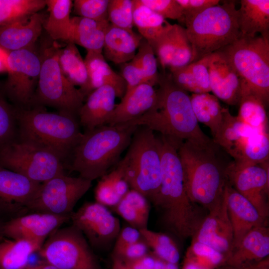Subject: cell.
Here are the masks:
<instances>
[{
	"label": "cell",
	"instance_id": "6da1fadb",
	"mask_svg": "<svg viewBox=\"0 0 269 269\" xmlns=\"http://www.w3.org/2000/svg\"><path fill=\"white\" fill-rule=\"evenodd\" d=\"M178 153L189 198L210 210L224 195L229 182L228 170L233 160L212 138L206 142L185 141Z\"/></svg>",
	"mask_w": 269,
	"mask_h": 269
},
{
	"label": "cell",
	"instance_id": "7a4b0ae2",
	"mask_svg": "<svg viewBox=\"0 0 269 269\" xmlns=\"http://www.w3.org/2000/svg\"><path fill=\"white\" fill-rule=\"evenodd\" d=\"M157 99L152 108L128 123L159 132L178 148L187 140L206 142L210 138L201 130L187 92L177 87L171 75L160 76Z\"/></svg>",
	"mask_w": 269,
	"mask_h": 269
},
{
	"label": "cell",
	"instance_id": "3957f363",
	"mask_svg": "<svg viewBox=\"0 0 269 269\" xmlns=\"http://www.w3.org/2000/svg\"><path fill=\"white\" fill-rule=\"evenodd\" d=\"M160 139L161 179L153 204L161 210L166 227L178 237L186 238L194 235L201 223L186 191L178 148L163 136Z\"/></svg>",
	"mask_w": 269,
	"mask_h": 269
},
{
	"label": "cell",
	"instance_id": "277c9868",
	"mask_svg": "<svg viewBox=\"0 0 269 269\" xmlns=\"http://www.w3.org/2000/svg\"><path fill=\"white\" fill-rule=\"evenodd\" d=\"M14 107L17 137L47 149L62 160L72 152L83 136L76 115L49 112L41 106Z\"/></svg>",
	"mask_w": 269,
	"mask_h": 269
},
{
	"label": "cell",
	"instance_id": "5b68a950",
	"mask_svg": "<svg viewBox=\"0 0 269 269\" xmlns=\"http://www.w3.org/2000/svg\"><path fill=\"white\" fill-rule=\"evenodd\" d=\"M138 127L126 123L86 131L71 152V169L91 181L102 177L118 161Z\"/></svg>",
	"mask_w": 269,
	"mask_h": 269
},
{
	"label": "cell",
	"instance_id": "8992f818",
	"mask_svg": "<svg viewBox=\"0 0 269 269\" xmlns=\"http://www.w3.org/2000/svg\"><path fill=\"white\" fill-rule=\"evenodd\" d=\"M138 127L133 135L126 154L117 167L131 189L153 204L161 183V141L152 130Z\"/></svg>",
	"mask_w": 269,
	"mask_h": 269
},
{
	"label": "cell",
	"instance_id": "52a82bcc",
	"mask_svg": "<svg viewBox=\"0 0 269 269\" xmlns=\"http://www.w3.org/2000/svg\"><path fill=\"white\" fill-rule=\"evenodd\" d=\"M235 2L210 7L186 21V32L193 52L192 62L234 43L241 36Z\"/></svg>",
	"mask_w": 269,
	"mask_h": 269
},
{
	"label": "cell",
	"instance_id": "ba28073f",
	"mask_svg": "<svg viewBox=\"0 0 269 269\" xmlns=\"http://www.w3.org/2000/svg\"><path fill=\"white\" fill-rule=\"evenodd\" d=\"M242 82V94H250L267 108L269 102V38L242 37L218 50Z\"/></svg>",
	"mask_w": 269,
	"mask_h": 269
},
{
	"label": "cell",
	"instance_id": "9c48e42d",
	"mask_svg": "<svg viewBox=\"0 0 269 269\" xmlns=\"http://www.w3.org/2000/svg\"><path fill=\"white\" fill-rule=\"evenodd\" d=\"M60 45L46 44L39 54L40 69L32 106H49L77 115L85 96L63 75L58 62Z\"/></svg>",
	"mask_w": 269,
	"mask_h": 269
},
{
	"label": "cell",
	"instance_id": "30bf717a",
	"mask_svg": "<svg viewBox=\"0 0 269 269\" xmlns=\"http://www.w3.org/2000/svg\"><path fill=\"white\" fill-rule=\"evenodd\" d=\"M62 161L51 151L17 137L0 148V166L40 183L64 173Z\"/></svg>",
	"mask_w": 269,
	"mask_h": 269
},
{
	"label": "cell",
	"instance_id": "8fae6325",
	"mask_svg": "<svg viewBox=\"0 0 269 269\" xmlns=\"http://www.w3.org/2000/svg\"><path fill=\"white\" fill-rule=\"evenodd\" d=\"M38 253L58 269H102L85 236L72 224L52 233Z\"/></svg>",
	"mask_w": 269,
	"mask_h": 269
},
{
	"label": "cell",
	"instance_id": "7c38bea8",
	"mask_svg": "<svg viewBox=\"0 0 269 269\" xmlns=\"http://www.w3.org/2000/svg\"><path fill=\"white\" fill-rule=\"evenodd\" d=\"M41 61L33 49L9 52L7 77L0 85V92L15 107L32 106L37 86Z\"/></svg>",
	"mask_w": 269,
	"mask_h": 269
},
{
	"label": "cell",
	"instance_id": "4fadbf2b",
	"mask_svg": "<svg viewBox=\"0 0 269 269\" xmlns=\"http://www.w3.org/2000/svg\"><path fill=\"white\" fill-rule=\"evenodd\" d=\"M92 186V181L65 173L41 183L27 209L56 215H71L77 202Z\"/></svg>",
	"mask_w": 269,
	"mask_h": 269
},
{
	"label": "cell",
	"instance_id": "5bb4252c",
	"mask_svg": "<svg viewBox=\"0 0 269 269\" xmlns=\"http://www.w3.org/2000/svg\"><path fill=\"white\" fill-rule=\"evenodd\" d=\"M72 225L85 236L92 248H108L121 230L119 220L106 206L96 202H85L70 215Z\"/></svg>",
	"mask_w": 269,
	"mask_h": 269
},
{
	"label": "cell",
	"instance_id": "9a60e30c",
	"mask_svg": "<svg viewBox=\"0 0 269 269\" xmlns=\"http://www.w3.org/2000/svg\"><path fill=\"white\" fill-rule=\"evenodd\" d=\"M227 174L232 187L249 201L260 214L267 219L269 215L266 198L269 191V161L237 166L233 164V161Z\"/></svg>",
	"mask_w": 269,
	"mask_h": 269
},
{
	"label": "cell",
	"instance_id": "2e32d148",
	"mask_svg": "<svg viewBox=\"0 0 269 269\" xmlns=\"http://www.w3.org/2000/svg\"><path fill=\"white\" fill-rule=\"evenodd\" d=\"M69 221L70 215L34 212L4 223L2 235L8 238L31 242L41 248L52 233Z\"/></svg>",
	"mask_w": 269,
	"mask_h": 269
},
{
	"label": "cell",
	"instance_id": "e0dca14e",
	"mask_svg": "<svg viewBox=\"0 0 269 269\" xmlns=\"http://www.w3.org/2000/svg\"><path fill=\"white\" fill-rule=\"evenodd\" d=\"M193 241L207 245L225 257L233 249V231L229 218L224 191L222 198L209 210V214L195 234Z\"/></svg>",
	"mask_w": 269,
	"mask_h": 269
},
{
	"label": "cell",
	"instance_id": "ac0fdd59",
	"mask_svg": "<svg viewBox=\"0 0 269 269\" xmlns=\"http://www.w3.org/2000/svg\"><path fill=\"white\" fill-rule=\"evenodd\" d=\"M41 183L0 166V212L14 213L27 209Z\"/></svg>",
	"mask_w": 269,
	"mask_h": 269
},
{
	"label": "cell",
	"instance_id": "d6986e66",
	"mask_svg": "<svg viewBox=\"0 0 269 269\" xmlns=\"http://www.w3.org/2000/svg\"><path fill=\"white\" fill-rule=\"evenodd\" d=\"M208 68L214 95L228 105H239L242 97L241 80L225 56L219 51L209 55Z\"/></svg>",
	"mask_w": 269,
	"mask_h": 269
},
{
	"label": "cell",
	"instance_id": "ffe728a7",
	"mask_svg": "<svg viewBox=\"0 0 269 269\" xmlns=\"http://www.w3.org/2000/svg\"><path fill=\"white\" fill-rule=\"evenodd\" d=\"M225 193L233 231L232 251L238 247L243 238L251 230L267 226L266 219L263 218L255 206L238 192L229 182L225 187Z\"/></svg>",
	"mask_w": 269,
	"mask_h": 269
},
{
	"label": "cell",
	"instance_id": "44dd1931",
	"mask_svg": "<svg viewBox=\"0 0 269 269\" xmlns=\"http://www.w3.org/2000/svg\"><path fill=\"white\" fill-rule=\"evenodd\" d=\"M269 255V231L267 226L255 227L243 238L238 247L226 258L230 268L245 269L264 260Z\"/></svg>",
	"mask_w": 269,
	"mask_h": 269
},
{
	"label": "cell",
	"instance_id": "7402d4cb",
	"mask_svg": "<svg viewBox=\"0 0 269 269\" xmlns=\"http://www.w3.org/2000/svg\"><path fill=\"white\" fill-rule=\"evenodd\" d=\"M46 16L38 12L27 18L0 26V46L9 52L33 49Z\"/></svg>",
	"mask_w": 269,
	"mask_h": 269
},
{
	"label": "cell",
	"instance_id": "603a6c76",
	"mask_svg": "<svg viewBox=\"0 0 269 269\" xmlns=\"http://www.w3.org/2000/svg\"><path fill=\"white\" fill-rule=\"evenodd\" d=\"M116 97L115 90L109 85L92 91L78 112L80 125L86 131L107 125L116 107Z\"/></svg>",
	"mask_w": 269,
	"mask_h": 269
},
{
	"label": "cell",
	"instance_id": "cb8c5ba5",
	"mask_svg": "<svg viewBox=\"0 0 269 269\" xmlns=\"http://www.w3.org/2000/svg\"><path fill=\"white\" fill-rule=\"evenodd\" d=\"M157 91L148 84H142L126 92L116 107L107 125L123 124L134 120L150 110L155 104Z\"/></svg>",
	"mask_w": 269,
	"mask_h": 269
},
{
	"label": "cell",
	"instance_id": "d4e9b609",
	"mask_svg": "<svg viewBox=\"0 0 269 269\" xmlns=\"http://www.w3.org/2000/svg\"><path fill=\"white\" fill-rule=\"evenodd\" d=\"M143 38L140 34L110 24L105 35L102 53L105 58L117 64L132 60Z\"/></svg>",
	"mask_w": 269,
	"mask_h": 269
},
{
	"label": "cell",
	"instance_id": "484cf974",
	"mask_svg": "<svg viewBox=\"0 0 269 269\" xmlns=\"http://www.w3.org/2000/svg\"><path fill=\"white\" fill-rule=\"evenodd\" d=\"M84 60L88 78L86 96L98 88L109 85L114 88L117 97L121 99L123 97L126 91V82L121 75L111 68L102 52L87 51Z\"/></svg>",
	"mask_w": 269,
	"mask_h": 269
},
{
	"label": "cell",
	"instance_id": "4316f807",
	"mask_svg": "<svg viewBox=\"0 0 269 269\" xmlns=\"http://www.w3.org/2000/svg\"><path fill=\"white\" fill-rule=\"evenodd\" d=\"M238 24L242 37H253L260 33L269 38V0H241Z\"/></svg>",
	"mask_w": 269,
	"mask_h": 269
},
{
	"label": "cell",
	"instance_id": "83f0119b",
	"mask_svg": "<svg viewBox=\"0 0 269 269\" xmlns=\"http://www.w3.org/2000/svg\"><path fill=\"white\" fill-rule=\"evenodd\" d=\"M256 130L224 108L221 124L212 139L234 160L243 143Z\"/></svg>",
	"mask_w": 269,
	"mask_h": 269
},
{
	"label": "cell",
	"instance_id": "f1b7e54d",
	"mask_svg": "<svg viewBox=\"0 0 269 269\" xmlns=\"http://www.w3.org/2000/svg\"><path fill=\"white\" fill-rule=\"evenodd\" d=\"M71 22L67 42L82 46L87 51L102 52L105 33L110 24L108 20L98 21L76 16L71 17Z\"/></svg>",
	"mask_w": 269,
	"mask_h": 269
},
{
	"label": "cell",
	"instance_id": "f546056e",
	"mask_svg": "<svg viewBox=\"0 0 269 269\" xmlns=\"http://www.w3.org/2000/svg\"><path fill=\"white\" fill-rule=\"evenodd\" d=\"M49 12L43 28L53 41H68L71 27V0H46Z\"/></svg>",
	"mask_w": 269,
	"mask_h": 269
},
{
	"label": "cell",
	"instance_id": "4dcf8cb0",
	"mask_svg": "<svg viewBox=\"0 0 269 269\" xmlns=\"http://www.w3.org/2000/svg\"><path fill=\"white\" fill-rule=\"evenodd\" d=\"M148 202L142 195L131 189L113 207L131 227L139 230L147 228L150 210Z\"/></svg>",
	"mask_w": 269,
	"mask_h": 269
},
{
	"label": "cell",
	"instance_id": "1f68e13d",
	"mask_svg": "<svg viewBox=\"0 0 269 269\" xmlns=\"http://www.w3.org/2000/svg\"><path fill=\"white\" fill-rule=\"evenodd\" d=\"M58 62L65 77L85 96L88 84V74L84 60L76 44L67 42L65 46L58 50Z\"/></svg>",
	"mask_w": 269,
	"mask_h": 269
},
{
	"label": "cell",
	"instance_id": "d6a6232c",
	"mask_svg": "<svg viewBox=\"0 0 269 269\" xmlns=\"http://www.w3.org/2000/svg\"><path fill=\"white\" fill-rule=\"evenodd\" d=\"M133 2L134 25L151 46L171 24L142 4L140 0H133Z\"/></svg>",
	"mask_w": 269,
	"mask_h": 269
},
{
	"label": "cell",
	"instance_id": "836d02e7",
	"mask_svg": "<svg viewBox=\"0 0 269 269\" xmlns=\"http://www.w3.org/2000/svg\"><path fill=\"white\" fill-rule=\"evenodd\" d=\"M40 247L23 239L2 237L0 239V269H21L28 264L29 258Z\"/></svg>",
	"mask_w": 269,
	"mask_h": 269
},
{
	"label": "cell",
	"instance_id": "e575fe53",
	"mask_svg": "<svg viewBox=\"0 0 269 269\" xmlns=\"http://www.w3.org/2000/svg\"><path fill=\"white\" fill-rule=\"evenodd\" d=\"M190 100L198 122L208 127L213 137L221 124L224 108L216 97L209 93L192 94Z\"/></svg>",
	"mask_w": 269,
	"mask_h": 269
},
{
	"label": "cell",
	"instance_id": "d590c367",
	"mask_svg": "<svg viewBox=\"0 0 269 269\" xmlns=\"http://www.w3.org/2000/svg\"><path fill=\"white\" fill-rule=\"evenodd\" d=\"M269 157L268 131L257 130L243 143L233 164L237 166L257 164L269 161Z\"/></svg>",
	"mask_w": 269,
	"mask_h": 269
},
{
	"label": "cell",
	"instance_id": "8d00e7d4",
	"mask_svg": "<svg viewBox=\"0 0 269 269\" xmlns=\"http://www.w3.org/2000/svg\"><path fill=\"white\" fill-rule=\"evenodd\" d=\"M45 6L46 0H0V26L27 18Z\"/></svg>",
	"mask_w": 269,
	"mask_h": 269
},
{
	"label": "cell",
	"instance_id": "74e56055",
	"mask_svg": "<svg viewBox=\"0 0 269 269\" xmlns=\"http://www.w3.org/2000/svg\"><path fill=\"white\" fill-rule=\"evenodd\" d=\"M237 117L251 127L258 130L268 131V119L265 105L253 95L243 93L239 104Z\"/></svg>",
	"mask_w": 269,
	"mask_h": 269
},
{
	"label": "cell",
	"instance_id": "f35d334b",
	"mask_svg": "<svg viewBox=\"0 0 269 269\" xmlns=\"http://www.w3.org/2000/svg\"><path fill=\"white\" fill-rule=\"evenodd\" d=\"M141 239L157 258L170 263L177 264L180 254L174 241L168 235L152 231L147 228L139 230Z\"/></svg>",
	"mask_w": 269,
	"mask_h": 269
},
{
	"label": "cell",
	"instance_id": "ab89813d",
	"mask_svg": "<svg viewBox=\"0 0 269 269\" xmlns=\"http://www.w3.org/2000/svg\"><path fill=\"white\" fill-rule=\"evenodd\" d=\"M98 182L95 190L97 202L105 206H115L121 200L119 192L124 181L121 171L116 167Z\"/></svg>",
	"mask_w": 269,
	"mask_h": 269
},
{
	"label": "cell",
	"instance_id": "60d3db41",
	"mask_svg": "<svg viewBox=\"0 0 269 269\" xmlns=\"http://www.w3.org/2000/svg\"><path fill=\"white\" fill-rule=\"evenodd\" d=\"M17 136L15 107L0 92V148L14 140Z\"/></svg>",
	"mask_w": 269,
	"mask_h": 269
},
{
	"label": "cell",
	"instance_id": "b9f144b4",
	"mask_svg": "<svg viewBox=\"0 0 269 269\" xmlns=\"http://www.w3.org/2000/svg\"><path fill=\"white\" fill-rule=\"evenodd\" d=\"M134 57L141 68L144 83L153 86L158 84L160 76L157 72V60L154 51L144 39H142Z\"/></svg>",
	"mask_w": 269,
	"mask_h": 269
},
{
	"label": "cell",
	"instance_id": "7bdbcfd3",
	"mask_svg": "<svg viewBox=\"0 0 269 269\" xmlns=\"http://www.w3.org/2000/svg\"><path fill=\"white\" fill-rule=\"evenodd\" d=\"M177 24H171L151 46L162 68H169L174 53Z\"/></svg>",
	"mask_w": 269,
	"mask_h": 269
},
{
	"label": "cell",
	"instance_id": "ee69618b",
	"mask_svg": "<svg viewBox=\"0 0 269 269\" xmlns=\"http://www.w3.org/2000/svg\"><path fill=\"white\" fill-rule=\"evenodd\" d=\"M108 18L115 26L133 30V0H109Z\"/></svg>",
	"mask_w": 269,
	"mask_h": 269
},
{
	"label": "cell",
	"instance_id": "f6af8a7d",
	"mask_svg": "<svg viewBox=\"0 0 269 269\" xmlns=\"http://www.w3.org/2000/svg\"><path fill=\"white\" fill-rule=\"evenodd\" d=\"M186 257L206 269H213L225 261L222 254L207 245L196 241H193Z\"/></svg>",
	"mask_w": 269,
	"mask_h": 269
},
{
	"label": "cell",
	"instance_id": "bcb514c9",
	"mask_svg": "<svg viewBox=\"0 0 269 269\" xmlns=\"http://www.w3.org/2000/svg\"><path fill=\"white\" fill-rule=\"evenodd\" d=\"M108 3L109 0H75L74 11L78 16L98 21L107 20Z\"/></svg>",
	"mask_w": 269,
	"mask_h": 269
},
{
	"label": "cell",
	"instance_id": "7dc6e473",
	"mask_svg": "<svg viewBox=\"0 0 269 269\" xmlns=\"http://www.w3.org/2000/svg\"><path fill=\"white\" fill-rule=\"evenodd\" d=\"M193 61V52L185 28L178 24L175 49L170 70L186 66Z\"/></svg>",
	"mask_w": 269,
	"mask_h": 269
},
{
	"label": "cell",
	"instance_id": "c3c4849f",
	"mask_svg": "<svg viewBox=\"0 0 269 269\" xmlns=\"http://www.w3.org/2000/svg\"><path fill=\"white\" fill-rule=\"evenodd\" d=\"M140 2L165 19L177 20L185 24L182 8L176 0H140Z\"/></svg>",
	"mask_w": 269,
	"mask_h": 269
},
{
	"label": "cell",
	"instance_id": "681fc988",
	"mask_svg": "<svg viewBox=\"0 0 269 269\" xmlns=\"http://www.w3.org/2000/svg\"><path fill=\"white\" fill-rule=\"evenodd\" d=\"M170 71L172 80L177 87L193 94L202 93L196 83L189 64Z\"/></svg>",
	"mask_w": 269,
	"mask_h": 269
},
{
	"label": "cell",
	"instance_id": "f907efd6",
	"mask_svg": "<svg viewBox=\"0 0 269 269\" xmlns=\"http://www.w3.org/2000/svg\"><path fill=\"white\" fill-rule=\"evenodd\" d=\"M121 76L126 83V93L144 83L139 64L134 57L130 61L122 64Z\"/></svg>",
	"mask_w": 269,
	"mask_h": 269
},
{
	"label": "cell",
	"instance_id": "816d5d0a",
	"mask_svg": "<svg viewBox=\"0 0 269 269\" xmlns=\"http://www.w3.org/2000/svg\"><path fill=\"white\" fill-rule=\"evenodd\" d=\"M209 55L189 64L191 71L202 93L211 92L208 68Z\"/></svg>",
	"mask_w": 269,
	"mask_h": 269
},
{
	"label": "cell",
	"instance_id": "f5cc1de1",
	"mask_svg": "<svg viewBox=\"0 0 269 269\" xmlns=\"http://www.w3.org/2000/svg\"><path fill=\"white\" fill-rule=\"evenodd\" d=\"M182 8L185 22L207 8L219 3V0H176Z\"/></svg>",
	"mask_w": 269,
	"mask_h": 269
},
{
	"label": "cell",
	"instance_id": "db71d44e",
	"mask_svg": "<svg viewBox=\"0 0 269 269\" xmlns=\"http://www.w3.org/2000/svg\"><path fill=\"white\" fill-rule=\"evenodd\" d=\"M141 238L139 231L133 227H126L120 230L115 240L113 255H118L122 250Z\"/></svg>",
	"mask_w": 269,
	"mask_h": 269
},
{
	"label": "cell",
	"instance_id": "11a10c76",
	"mask_svg": "<svg viewBox=\"0 0 269 269\" xmlns=\"http://www.w3.org/2000/svg\"><path fill=\"white\" fill-rule=\"evenodd\" d=\"M149 247L142 240L132 244L122 250L118 255H113L124 262L138 259L148 253Z\"/></svg>",
	"mask_w": 269,
	"mask_h": 269
},
{
	"label": "cell",
	"instance_id": "9f6ffc18",
	"mask_svg": "<svg viewBox=\"0 0 269 269\" xmlns=\"http://www.w3.org/2000/svg\"><path fill=\"white\" fill-rule=\"evenodd\" d=\"M154 261L153 254L148 253L138 259L123 262L129 269H154Z\"/></svg>",
	"mask_w": 269,
	"mask_h": 269
},
{
	"label": "cell",
	"instance_id": "6f0895ef",
	"mask_svg": "<svg viewBox=\"0 0 269 269\" xmlns=\"http://www.w3.org/2000/svg\"><path fill=\"white\" fill-rule=\"evenodd\" d=\"M9 52L0 46V73L7 72Z\"/></svg>",
	"mask_w": 269,
	"mask_h": 269
},
{
	"label": "cell",
	"instance_id": "680465c9",
	"mask_svg": "<svg viewBox=\"0 0 269 269\" xmlns=\"http://www.w3.org/2000/svg\"><path fill=\"white\" fill-rule=\"evenodd\" d=\"M153 255L155 259L154 269H178L177 264L167 262Z\"/></svg>",
	"mask_w": 269,
	"mask_h": 269
},
{
	"label": "cell",
	"instance_id": "91938a15",
	"mask_svg": "<svg viewBox=\"0 0 269 269\" xmlns=\"http://www.w3.org/2000/svg\"><path fill=\"white\" fill-rule=\"evenodd\" d=\"M21 269H58L54 266L43 261L42 263L34 264L27 265Z\"/></svg>",
	"mask_w": 269,
	"mask_h": 269
},
{
	"label": "cell",
	"instance_id": "94428289",
	"mask_svg": "<svg viewBox=\"0 0 269 269\" xmlns=\"http://www.w3.org/2000/svg\"><path fill=\"white\" fill-rule=\"evenodd\" d=\"M182 269H206L193 260L186 257Z\"/></svg>",
	"mask_w": 269,
	"mask_h": 269
},
{
	"label": "cell",
	"instance_id": "6125c7cd",
	"mask_svg": "<svg viewBox=\"0 0 269 269\" xmlns=\"http://www.w3.org/2000/svg\"><path fill=\"white\" fill-rule=\"evenodd\" d=\"M112 266L111 269H129L124 262L115 256H112Z\"/></svg>",
	"mask_w": 269,
	"mask_h": 269
},
{
	"label": "cell",
	"instance_id": "be15d7a7",
	"mask_svg": "<svg viewBox=\"0 0 269 269\" xmlns=\"http://www.w3.org/2000/svg\"><path fill=\"white\" fill-rule=\"evenodd\" d=\"M246 269H269V262L268 258Z\"/></svg>",
	"mask_w": 269,
	"mask_h": 269
},
{
	"label": "cell",
	"instance_id": "e7e4bbea",
	"mask_svg": "<svg viewBox=\"0 0 269 269\" xmlns=\"http://www.w3.org/2000/svg\"><path fill=\"white\" fill-rule=\"evenodd\" d=\"M4 223H3L0 218V239L3 237L2 229Z\"/></svg>",
	"mask_w": 269,
	"mask_h": 269
},
{
	"label": "cell",
	"instance_id": "03108f58",
	"mask_svg": "<svg viewBox=\"0 0 269 269\" xmlns=\"http://www.w3.org/2000/svg\"><path fill=\"white\" fill-rule=\"evenodd\" d=\"M230 269H231V268H230Z\"/></svg>",
	"mask_w": 269,
	"mask_h": 269
}]
</instances>
